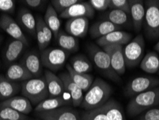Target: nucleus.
I'll use <instances>...</instances> for the list:
<instances>
[{
    "instance_id": "1",
    "label": "nucleus",
    "mask_w": 159,
    "mask_h": 120,
    "mask_svg": "<svg viewBox=\"0 0 159 120\" xmlns=\"http://www.w3.org/2000/svg\"><path fill=\"white\" fill-rule=\"evenodd\" d=\"M112 92L113 89L108 83L97 78L90 88L86 91L85 94H84L80 107L85 109V111L98 109L110 99Z\"/></svg>"
},
{
    "instance_id": "2",
    "label": "nucleus",
    "mask_w": 159,
    "mask_h": 120,
    "mask_svg": "<svg viewBox=\"0 0 159 120\" xmlns=\"http://www.w3.org/2000/svg\"><path fill=\"white\" fill-rule=\"evenodd\" d=\"M159 105V86L135 95L127 107L128 116L134 117Z\"/></svg>"
},
{
    "instance_id": "3",
    "label": "nucleus",
    "mask_w": 159,
    "mask_h": 120,
    "mask_svg": "<svg viewBox=\"0 0 159 120\" xmlns=\"http://www.w3.org/2000/svg\"><path fill=\"white\" fill-rule=\"evenodd\" d=\"M21 88L23 96L28 98L32 104L37 106L49 96L44 77L32 78L23 81Z\"/></svg>"
},
{
    "instance_id": "4",
    "label": "nucleus",
    "mask_w": 159,
    "mask_h": 120,
    "mask_svg": "<svg viewBox=\"0 0 159 120\" xmlns=\"http://www.w3.org/2000/svg\"><path fill=\"white\" fill-rule=\"evenodd\" d=\"M87 50L91 60L93 61L98 70L103 74L104 76L113 81H120V78L113 70L109 55L106 51L94 44L88 45Z\"/></svg>"
},
{
    "instance_id": "5",
    "label": "nucleus",
    "mask_w": 159,
    "mask_h": 120,
    "mask_svg": "<svg viewBox=\"0 0 159 120\" xmlns=\"http://www.w3.org/2000/svg\"><path fill=\"white\" fill-rule=\"evenodd\" d=\"M144 51V38L141 34H139L123 47V55L126 66L134 68L139 65L143 58Z\"/></svg>"
},
{
    "instance_id": "6",
    "label": "nucleus",
    "mask_w": 159,
    "mask_h": 120,
    "mask_svg": "<svg viewBox=\"0 0 159 120\" xmlns=\"http://www.w3.org/2000/svg\"><path fill=\"white\" fill-rule=\"evenodd\" d=\"M69 55L68 52L60 48H46L40 55L42 64L50 71H57L65 65Z\"/></svg>"
},
{
    "instance_id": "7",
    "label": "nucleus",
    "mask_w": 159,
    "mask_h": 120,
    "mask_svg": "<svg viewBox=\"0 0 159 120\" xmlns=\"http://www.w3.org/2000/svg\"><path fill=\"white\" fill-rule=\"evenodd\" d=\"M144 28L147 36L151 39L159 37V7L158 1L149 0L145 2Z\"/></svg>"
},
{
    "instance_id": "8",
    "label": "nucleus",
    "mask_w": 159,
    "mask_h": 120,
    "mask_svg": "<svg viewBox=\"0 0 159 120\" xmlns=\"http://www.w3.org/2000/svg\"><path fill=\"white\" fill-rule=\"evenodd\" d=\"M159 86V79L152 76H140L133 79L125 88V94L133 96Z\"/></svg>"
},
{
    "instance_id": "9",
    "label": "nucleus",
    "mask_w": 159,
    "mask_h": 120,
    "mask_svg": "<svg viewBox=\"0 0 159 120\" xmlns=\"http://www.w3.org/2000/svg\"><path fill=\"white\" fill-rule=\"evenodd\" d=\"M102 50L109 55L111 65L119 76L125 72V63L123 55V47L121 45H109L102 47Z\"/></svg>"
},
{
    "instance_id": "10",
    "label": "nucleus",
    "mask_w": 159,
    "mask_h": 120,
    "mask_svg": "<svg viewBox=\"0 0 159 120\" xmlns=\"http://www.w3.org/2000/svg\"><path fill=\"white\" fill-rule=\"evenodd\" d=\"M42 120H81L78 112L68 107H62L52 111L35 112Z\"/></svg>"
},
{
    "instance_id": "11",
    "label": "nucleus",
    "mask_w": 159,
    "mask_h": 120,
    "mask_svg": "<svg viewBox=\"0 0 159 120\" xmlns=\"http://www.w3.org/2000/svg\"><path fill=\"white\" fill-rule=\"evenodd\" d=\"M0 29L3 30L14 40L22 41L28 46V41L20 25L8 14H2L0 16Z\"/></svg>"
},
{
    "instance_id": "12",
    "label": "nucleus",
    "mask_w": 159,
    "mask_h": 120,
    "mask_svg": "<svg viewBox=\"0 0 159 120\" xmlns=\"http://www.w3.org/2000/svg\"><path fill=\"white\" fill-rule=\"evenodd\" d=\"M95 15V10L88 2H78L70 7L67 9L59 15L62 19H72L78 17L93 18Z\"/></svg>"
},
{
    "instance_id": "13",
    "label": "nucleus",
    "mask_w": 159,
    "mask_h": 120,
    "mask_svg": "<svg viewBox=\"0 0 159 120\" xmlns=\"http://www.w3.org/2000/svg\"><path fill=\"white\" fill-rule=\"evenodd\" d=\"M67 33L77 37L83 38L87 35L89 31V19L78 17L69 19L65 24Z\"/></svg>"
},
{
    "instance_id": "14",
    "label": "nucleus",
    "mask_w": 159,
    "mask_h": 120,
    "mask_svg": "<svg viewBox=\"0 0 159 120\" xmlns=\"http://www.w3.org/2000/svg\"><path fill=\"white\" fill-rule=\"evenodd\" d=\"M36 37L39 50L43 51L48 48L52 41L53 33L44 22L41 16L36 17Z\"/></svg>"
},
{
    "instance_id": "15",
    "label": "nucleus",
    "mask_w": 159,
    "mask_h": 120,
    "mask_svg": "<svg viewBox=\"0 0 159 120\" xmlns=\"http://www.w3.org/2000/svg\"><path fill=\"white\" fill-rule=\"evenodd\" d=\"M44 79L47 83L50 98L64 96L65 94H67L62 80L53 72L46 70L44 71Z\"/></svg>"
},
{
    "instance_id": "16",
    "label": "nucleus",
    "mask_w": 159,
    "mask_h": 120,
    "mask_svg": "<svg viewBox=\"0 0 159 120\" xmlns=\"http://www.w3.org/2000/svg\"><path fill=\"white\" fill-rule=\"evenodd\" d=\"M59 77L64 84L65 90L70 96L72 104L74 107H80L84 97L83 90L77 84L74 83L73 81L70 77L68 73L60 74Z\"/></svg>"
},
{
    "instance_id": "17",
    "label": "nucleus",
    "mask_w": 159,
    "mask_h": 120,
    "mask_svg": "<svg viewBox=\"0 0 159 120\" xmlns=\"http://www.w3.org/2000/svg\"><path fill=\"white\" fill-rule=\"evenodd\" d=\"M132 35L127 32L117 30L105 35L96 40V43L100 47L109 46V45H127L131 41Z\"/></svg>"
},
{
    "instance_id": "18",
    "label": "nucleus",
    "mask_w": 159,
    "mask_h": 120,
    "mask_svg": "<svg viewBox=\"0 0 159 120\" xmlns=\"http://www.w3.org/2000/svg\"><path fill=\"white\" fill-rule=\"evenodd\" d=\"M130 13L133 27L135 32H140L142 29L143 23L144 22L145 9L144 2L140 0H129Z\"/></svg>"
},
{
    "instance_id": "19",
    "label": "nucleus",
    "mask_w": 159,
    "mask_h": 120,
    "mask_svg": "<svg viewBox=\"0 0 159 120\" xmlns=\"http://www.w3.org/2000/svg\"><path fill=\"white\" fill-rule=\"evenodd\" d=\"M0 107H9L21 114L27 115L32 111L30 101L25 96H15L0 103Z\"/></svg>"
},
{
    "instance_id": "20",
    "label": "nucleus",
    "mask_w": 159,
    "mask_h": 120,
    "mask_svg": "<svg viewBox=\"0 0 159 120\" xmlns=\"http://www.w3.org/2000/svg\"><path fill=\"white\" fill-rule=\"evenodd\" d=\"M21 63L31 73L34 78H39L43 74L40 56L35 51H29L23 57Z\"/></svg>"
},
{
    "instance_id": "21",
    "label": "nucleus",
    "mask_w": 159,
    "mask_h": 120,
    "mask_svg": "<svg viewBox=\"0 0 159 120\" xmlns=\"http://www.w3.org/2000/svg\"><path fill=\"white\" fill-rule=\"evenodd\" d=\"M9 80L11 81H25L34 78L21 63H16L11 64L7 70L6 76Z\"/></svg>"
},
{
    "instance_id": "22",
    "label": "nucleus",
    "mask_w": 159,
    "mask_h": 120,
    "mask_svg": "<svg viewBox=\"0 0 159 120\" xmlns=\"http://www.w3.org/2000/svg\"><path fill=\"white\" fill-rule=\"evenodd\" d=\"M120 27L117 26L107 20H101L95 22L89 29V33L93 39L100 38L112 32L120 30Z\"/></svg>"
},
{
    "instance_id": "23",
    "label": "nucleus",
    "mask_w": 159,
    "mask_h": 120,
    "mask_svg": "<svg viewBox=\"0 0 159 120\" xmlns=\"http://www.w3.org/2000/svg\"><path fill=\"white\" fill-rule=\"evenodd\" d=\"M56 41L60 48L68 52V53H75L79 49L78 38L67 33L64 30H60L58 33Z\"/></svg>"
},
{
    "instance_id": "24",
    "label": "nucleus",
    "mask_w": 159,
    "mask_h": 120,
    "mask_svg": "<svg viewBox=\"0 0 159 120\" xmlns=\"http://www.w3.org/2000/svg\"><path fill=\"white\" fill-rule=\"evenodd\" d=\"M72 101L67 100L64 96H60V97L48 98L43 100L36 106L34 112H43L55 110L58 108H60L64 106L71 103Z\"/></svg>"
},
{
    "instance_id": "25",
    "label": "nucleus",
    "mask_w": 159,
    "mask_h": 120,
    "mask_svg": "<svg viewBox=\"0 0 159 120\" xmlns=\"http://www.w3.org/2000/svg\"><path fill=\"white\" fill-rule=\"evenodd\" d=\"M66 69L70 79L83 90V92H86L90 88L94 81V78L92 75L77 73L72 69L70 64L66 65Z\"/></svg>"
},
{
    "instance_id": "26",
    "label": "nucleus",
    "mask_w": 159,
    "mask_h": 120,
    "mask_svg": "<svg viewBox=\"0 0 159 120\" xmlns=\"http://www.w3.org/2000/svg\"><path fill=\"white\" fill-rule=\"evenodd\" d=\"M19 24L30 35H36V19L27 8H21L17 14Z\"/></svg>"
},
{
    "instance_id": "27",
    "label": "nucleus",
    "mask_w": 159,
    "mask_h": 120,
    "mask_svg": "<svg viewBox=\"0 0 159 120\" xmlns=\"http://www.w3.org/2000/svg\"><path fill=\"white\" fill-rule=\"evenodd\" d=\"M20 86L17 82L11 81L6 76L0 75V100L2 102L15 96Z\"/></svg>"
},
{
    "instance_id": "28",
    "label": "nucleus",
    "mask_w": 159,
    "mask_h": 120,
    "mask_svg": "<svg viewBox=\"0 0 159 120\" xmlns=\"http://www.w3.org/2000/svg\"><path fill=\"white\" fill-rule=\"evenodd\" d=\"M100 108L108 120H126L122 107L114 99H109Z\"/></svg>"
},
{
    "instance_id": "29",
    "label": "nucleus",
    "mask_w": 159,
    "mask_h": 120,
    "mask_svg": "<svg viewBox=\"0 0 159 120\" xmlns=\"http://www.w3.org/2000/svg\"><path fill=\"white\" fill-rule=\"evenodd\" d=\"M44 21L46 23V25L48 26V27L52 32L53 36L57 37L58 33L60 30V18L58 17V14L55 9H54L52 4H50L47 7L45 14L44 16Z\"/></svg>"
},
{
    "instance_id": "30",
    "label": "nucleus",
    "mask_w": 159,
    "mask_h": 120,
    "mask_svg": "<svg viewBox=\"0 0 159 120\" xmlns=\"http://www.w3.org/2000/svg\"><path fill=\"white\" fill-rule=\"evenodd\" d=\"M27 46L22 41L14 40L9 42L4 53V60L11 63L17 59Z\"/></svg>"
},
{
    "instance_id": "31",
    "label": "nucleus",
    "mask_w": 159,
    "mask_h": 120,
    "mask_svg": "<svg viewBox=\"0 0 159 120\" xmlns=\"http://www.w3.org/2000/svg\"><path fill=\"white\" fill-rule=\"evenodd\" d=\"M140 67L143 71L153 74L159 71V56L155 52L151 51L143 58Z\"/></svg>"
},
{
    "instance_id": "32",
    "label": "nucleus",
    "mask_w": 159,
    "mask_h": 120,
    "mask_svg": "<svg viewBox=\"0 0 159 120\" xmlns=\"http://www.w3.org/2000/svg\"><path fill=\"white\" fill-rule=\"evenodd\" d=\"M72 69L79 74H88L93 70V64L90 60L83 54L72 58L70 63Z\"/></svg>"
},
{
    "instance_id": "33",
    "label": "nucleus",
    "mask_w": 159,
    "mask_h": 120,
    "mask_svg": "<svg viewBox=\"0 0 159 120\" xmlns=\"http://www.w3.org/2000/svg\"><path fill=\"white\" fill-rule=\"evenodd\" d=\"M104 18L106 20L109 21L119 27L127 24L129 21L128 14L123 11L118 10V9H111L105 14Z\"/></svg>"
},
{
    "instance_id": "34",
    "label": "nucleus",
    "mask_w": 159,
    "mask_h": 120,
    "mask_svg": "<svg viewBox=\"0 0 159 120\" xmlns=\"http://www.w3.org/2000/svg\"><path fill=\"white\" fill-rule=\"evenodd\" d=\"M27 115L22 114L9 107H0V120H26Z\"/></svg>"
},
{
    "instance_id": "35",
    "label": "nucleus",
    "mask_w": 159,
    "mask_h": 120,
    "mask_svg": "<svg viewBox=\"0 0 159 120\" xmlns=\"http://www.w3.org/2000/svg\"><path fill=\"white\" fill-rule=\"evenodd\" d=\"M81 120H108L106 115L102 112L101 108L89 110L83 113Z\"/></svg>"
},
{
    "instance_id": "36",
    "label": "nucleus",
    "mask_w": 159,
    "mask_h": 120,
    "mask_svg": "<svg viewBox=\"0 0 159 120\" xmlns=\"http://www.w3.org/2000/svg\"><path fill=\"white\" fill-rule=\"evenodd\" d=\"M78 2V0H52L51 1V4L57 14L59 13L60 15L67 9L70 7Z\"/></svg>"
},
{
    "instance_id": "37",
    "label": "nucleus",
    "mask_w": 159,
    "mask_h": 120,
    "mask_svg": "<svg viewBox=\"0 0 159 120\" xmlns=\"http://www.w3.org/2000/svg\"><path fill=\"white\" fill-rule=\"evenodd\" d=\"M109 9H118V10L123 11L129 15V1H128V0H110Z\"/></svg>"
},
{
    "instance_id": "38",
    "label": "nucleus",
    "mask_w": 159,
    "mask_h": 120,
    "mask_svg": "<svg viewBox=\"0 0 159 120\" xmlns=\"http://www.w3.org/2000/svg\"><path fill=\"white\" fill-rule=\"evenodd\" d=\"M139 120H159V107H153L139 115Z\"/></svg>"
},
{
    "instance_id": "39",
    "label": "nucleus",
    "mask_w": 159,
    "mask_h": 120,
    "mask_svg": "<svg viewBox=\"0 0 159 120\" xmlns=\"http://www.w3.org/2000/svg\"><path fill=\"white\" fill-rule=\"evenodd\" d=\"M15 11V2L13 0H0V12L4 14H14Z\"/></svg>"
},
{
    "instance_id": "40",
    "label": "nucleus",
    "mask_w": 159,
    "mask_h": 120,
    "mask_svg": "<svg viewBox=\"0 0 159 120\" xmlns=\"http://www.w3.org/2000/svg\"><path fill=\"white\" fill-rule=\"evenodd\" d=\"M88 3L94 9V10L104 11L109 8L110 0H90Z\"/></svg>"
},
{
    "instance_id": "41",
    "label": "nucleus",
    "mask_w": 159,
    "mask_h": 120,
    "mask_svg": "<svg viewBox=\"0 0 159 120\" xmlns=\"http://www.w3.org/2000/svg\"><path fill=\"white\" fill-rule=\"evenodd\" d=\"M22 2L24 4H27V5L28 7H30L36 9L43 6V4L45 3L46 2L42 1V0H25V1H23Z\"/></svg>"
},
{
    "instance_id": "42",
    "label": "nucleus",
    "mask_w": 159,
    "mask_h": 120,
    "mask_svg": "<svg viewBox=\"0 0 159 120\" xmlns=\"http://www.w3.org/2000/svg\"><path fill=\"white\" fill-rule=\"evenodd\" d=\"M154 49H155L156 51H158V53H159V41L156 44V46H154Z\"/></svg>"
},
{
    "instance_id": "43",
    "label": "nucleus",
    "mask_w": 159,
    "mask_h": 120,
    "mask_svg": "<svg viewBox=\"0 0 159 120\" xmlns=\"http://www.w3.org/2000/svg\"><path fill=\"white\" fill-rule=\"evenodd\" d=\"M2 41V35H0V43H1Z\"/></svg>"
},
{
    "instance_id": "44",
    "label": "nucleus",
    "mask_w": 159,
    "mask_h": 120,
    "mask_svg": "<svg viewBox=\"0 0 159 120\" xmlns=\"http://www.w3.org/2000/svg\"><path fill=\"white\" fill-rule=\"evenodd\" d=\"M26 120H39V119H27Z\"/></svg>"
},
{
    "instance_id": "45",
    "label": "nucleus",
    "mask_w": 159,
    "mask_h": 120,
    "mask_svg": "<svg viewBox=\"0 0 159 120\" xmlns=\"http://www.w3.org/2000/svg\"><path fill=\"white\" fill-rule=\"evenodd\" d=\"M158 7H159V1H158Z\"/></svg>"
}]
</instances>
